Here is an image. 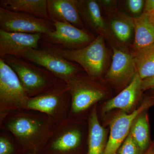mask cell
<instances>
[{"label":"cell","mask_w":154,"mask_h":154,"mask_svg":"<svg viewBox=\"0 0 154 154\" xmlns=\"http://www.w3.org/2000/svg\"><path fill=\"white\" fill-rule=\"evenodd\" d=\"M57 123L36 110L0 115V128L11 134L23 154H42Z\"/></svg>","instance_id":"obj_1"},{"label":"cell","mask_w":154,"mask_h":154,"mask_svg":"<svg viewBox=\"0 0 154 154\" xmlns=\"http://www.w3.org/2000/svg\"><path fill=\"white\" fill-rule=\"evenodd\" d=\"M0 58L16 73L29 98L55 92L68 86L45 69L22 58L7 56Z\"/></svg>","instance_id":"obj_2"},{"label":"cell","mask_w":154,"mask_h":154,"mask_svg":"<svg viewBox=\"0 0 154 154\" xmlns=\"http://www.w3.org/2000/svg\"><path fill=\"white\" fill-rule=\"evenodd\" d=\"M105 39L103 35H97L87 46L76 50L62 49L51 45L66 59L79 65L88 75L99 79L108 67L109 62V53Z\"/></svg>","instance_id":"obj_3"},{"label":"cell","mask_w":154,"mask_h":154,"mask_svg":"<svg viewBox=\"0 0 154 154\" xmlns=\"http://www.w3.org/2000/svg\"><path fill=\"white\" fill-rule=\"evenodd\" d=\"M22 58L45 69L67 84L76 75L85 72L78 64L66 59L52 45L41 41L38 48L26 51Z\"/></svg>","instance_id":"obj_4"},{"label":"cell","mask_w":154,"mask_h":154,"mask_svg":"<svg viewBox=\"0 0 154 154\" xmlns=\"http://www.w3.org/2000/svg\"><path fill=\"white\" fill-rule=\"evenodd\" d=\"M78 119L57 123L42 154H87L82 128Z\"/></svg>","instance_id":"obj_5"},{"label":"cell","mask_w":154,"mask_h":154,"mask_svg":"<svg viewBox=\"0 0 154 154\" xmlns=\"http://www.w3.org/2000/svg\"><path fill=\"white\" fill-rule=\"evenodd\" d=\"M97 79L82 72L67 83L72 99L69 118L78 119L81 114L105 97L106 93Z\"/></svg>","instance_id":"obj_6"},{"label":"cell","mask_w":154,"mask_h":154,"mask_svg":"<svg viewBox=\"0 0 154 154\" xmlns=\"http://www.w3.org/2000/svg\"><path fill=\"white\" fill-rule=\"evenodd\" d=\"M29 99L16 73L0 58V115L27 110Z\"/></svg>","instance_id":"obj_7"},{"label":"cell","mask_w":154,"mask_h":154,"mask_svg":"<svg viewBox=\"0 0 154 154\" xmlns=\"http://www.w3.org/2000/svg\"><path fill=\"white\" fill-rule=\"evenodd\" d=\"M71 103V96L67 86L55 92L29 98L27 110L44 113L56 123H59L69 118Z\"/></svg>","instance_id":"obj_8"},{"label":"cell","mask_w":154,"mask_h":154,"mask_svg":"<svg viewBox=\"0 0 154 154\" xmlns=\"http://www.w3.org/2000/svg\"><path fill=\"white\" fill-rule=\"evenodd\" d=\"M0 30L9 32L47 34L55 30L51 20L0 7Z\"/></svg>","instance_id":"obj_9"},{"label":"cell","mask_w":154,"mask_h":154,"mask_svg":"<svg viewBox=\"0 0 154 154\" xmlns=\"http://www.w3.org/2000/svg\"><path fill=\"white\" fill-rule=\"evenodd\" d=\"M55 30L42 35L41 41L62 49L76 50L87 46L96 36L87 29H81L67 22H54Z\"/></svg>","instance_id":"obj_10"},{"label":"cell","mask_w":154,"mask_h":154,"mask_svg":"<svg viewBox=\"0 0 154 154\" xmlns=\"http://www.w3.org/2000/svg\"><path fill=\"white\" fill-rule=\"evenodd\" d=\"M154 96L146 98L140 107L130 114L125 112L117 115L111 121L110 132L103 154H116L129 134L134 122L141 113L154 105Z\"/></svg>","instance_id":"obj_11"},{"label":"cell","mask_w":154,"mask_h":154,"mask_svg":"<svg viewBox=\"0 0 154 154\" xmlns=\"http://www.w3.org/2000/svg\"><path fill=\"white\" fill-rule=\"evenodd\" d=\"M105 19L107 32L106 39L111 45L131 49L134 36V19L118 9L105 15Z\"/></svg>","instance_id":"obj_12"},{"label":"cell","mask_w":154,"mask_h":154,"mask_svg":"<svg viewBox=\"0 0 154 154\" xmlns=\"http://www.w3.org/2000/svg\"><path fill=\"white\" fill-rule=\"evenodd\" d=\"M111 46L113 50L112 61L105 75V79L115 85L130 83L137 72L132 51Z\"/></svg>","instance_id":"obj_13"},{"label":"cell","mask_w":154,"mask_h":154,"mask_svg":"<svg viewBox=\"0 0 154 154\" xmlns=\"http://www.w3.org/2000/svg\"><path fill=\"white\" fill-rule=\"evenodd\" d=\"M42 34L9 32L0 30V58L7 56L22 58L29 50L37 49Z\"/></svg>","instance_id":"obj_14"},{"label":"cell","mask_w":154,"mask_h":154,"mask_svg":"<svg viewBox=\"0 0 154 154\" xmlns=\"http://www.w3.org/2000/svg\"><path fill=\"white\" fill-rule=\"evenodd\" d=\"M50 19L53 22H67L86 29L78 9L77 0H47Z\"/></svg>","instance_id":"obj_15"},{"label":"cell","mask_w":154,"mask_h":154,"mask_svg":"<svg viewBox=\"0 0 154 154\" xmlns=\"http://www.w3.org/2000/svg\"><path fill=\"white\" fill-rule=\"evenodd\" d=\"M78 9L86 29L107 38V25L98 1L77 0Z\"/></svg>","instance_id":"obj_16"},{"label":"cell","mask_w":154,"mask_h":154,"mask_svg":"<svg viewBox=\"0 0 154 154\" xmlns=\"http://www.w3.org/2000/svg\"><path fill=\"white\" fill-rule=\"evenodd\" d=\"M142 80L137 72L128 85L113 99L107 101L103 108L104 113L113 109H121L125 112L130 110L142 92Z\"/></svg>","instance_id":"obj_17"},{"label":"cell","mask_w":154,"mask_h":154,"mask_svg":"<svg viewBox=\"0 0 154 154\" xmlns=\"http://www.w3.org/2000/svg\"><path fill=\"white\" fill-rule=\"evenodd\" d=\"M88 123L87 154H103L107 143V132L99 122L96 105L89 114Z\"/></svg>","instance_id":"obj_18"},{"label":"cell","mask_w":154,"mask_h":154,"mask_svg":"<svg viewBox=\"0 0 154 154\" xmlns=\"http://www.w3.org/2000/svg\"><path fill=\"white\" fill-rule=\"evenodd\" d=\"M134 19V36L133 51L154 44V15L143 13Z\"/></svg>","instance_id":"obj_19"},{"label":"cell","mask_w":154,"mask_h":154,"mask_svg":"<svg viewBox=\"0 0 154 154\" xmlns=\"http://www.w3.org/2000/svg\"><path fill=\"white\" fill-rule=\"evenodd\" d=\"M0 7L50 20L48 11L47 0H1Z\"/></svg>","instance_id":"obj_20"},{"label":"cell","mask_w":154,"mask_h":154,"mask_svg":"<svg viewBox=\"0 0 154 154\" xmlns=\"http://www.w3.org/2000/svg\"><path fill=\"white\" fill-rule=\"evenodd\" d=\"M137 70L142 80L154 76V44L133 51Z\"/></svg>","instance_id":"obj_21"},{"label":"cell","mask_w":154,"mask_h":154,"mask_svg":"<svg viewBox=\"0 0 154 154\" xmlns=\"http://www.w3.org/2000/svg\"><path fill=\"white\" fill-rule=\"evenodd\" d=\"M130 133L142 151L145 152L151 144L148 117L145 111L136 119Z\"/></svg>","instance_id":"obj_22"},{"label":"cell","mask_w":154,"mask_h":154,"mask_svg":"<svg viewBox=\"0 0 154 154\" xmlns=\"http://www.w3.org/2000/svg\"><path fill=\"white\" fill-rule=\"evenodd\" d=\"M0 154H23L13 135L2 129L0 131Z\"/></svg>","instance_id":"obj_23"},{"label":"cell","mask_w":154,"mask_h":154,"mask_svg":"<svg viewBox=\"0 0 154 154\" xmlns=\"http://www.w3.org/2000/svg\"><path fill=\"white\" fill-rule=\"evenodd\" d=\"M133 138L130 133L116 152V154H144Z\"/></svg>","instance_id":"obj_24"},{"label":"cell","mask_w":154,"mask_h":154,"mask_svg":"<svg viewBox=\"0 0 154 154\" xmlns=\"http://www.w3.org/2000/svg\"><path fill=\"white\" fill-rule=\"evenodd\" d=\"M122 2L128 15L132 18L139 17L143 13L144 0H126Z\"/></svg>","instance_id":"obj_25"},{"label":"cell","mask_w":154,"mask_h":154,"mask_svg":"<svg viewBox=\"0 0 154 154\" xmlns=\"http://www.w3.org/2000/svg\"><path fill=\"white\" fill-rule=\"evenodd\" d=\"M102 13L105 15L118 10L119 1L117 0H98Z\"/></svg>","instance_id":"obj_26"},{"label":"cell","mask_w":154,"mask_h":154,"mask_svg":"<svg viewBox=\"0 0 154 154\" xmlns=\"http://www.w3.org/2000/svg\"><path fill=\"white\" fill-rule=\"evenodd\" d=\"M141 89L143 91L154 90V76L142 80Z\"/></svg>","instance_id":"obj_27"},{"label":"cell","mask_w":154,"mask_h":154,"mask_svg":"<svg viewBox=\"0 0 154 154\" xmlns=\"http://www.w3.org/2000/svg\"><path fill=\"white\" fill-rule=\"evenodd\" d=\"M143 13L154 15V0L145 1Z\"/></svg>","instance_id":"obj_28"},{"label":"cell","mask_w":154,"mask_h":154,"mask_svg":"<svg viewBox=\"0 0 154 154\" xmlns=\"http://www.w3.org/2000/svg\"><path fill=\"white\" fill-rule=\"evenodd\" d=\"M144 154H154V142L151 143L148 149Z\"/></svg>","instance_id":"obj_29"},{"label":"cell","mask_w":154,"mask_h":154,"mask_svg":"<svg viewBox=\"0 0 154 154\" xmlns=\"http://www.w3.org/2000/svg\"><path fill=\"white\" fill-rule=\"evenodd\" d=\"M151 91H152L153 94H154V90H151Z\"/></svg>","instance_id":"obj_30"},{"label":"cell","mask_w":154,"mask_h":154,"mask_svg":"<svg viewBox=\"0 0 154 154\" xmlns=\"http://www.w3.org/2000/svg\"></svg>","instance_id":"obj_31"}]
</instances>
